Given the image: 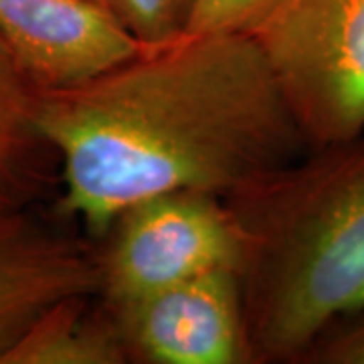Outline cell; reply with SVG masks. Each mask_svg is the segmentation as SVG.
<instances>
[{
	"instance_id": "9",
	"label": "cell",
	"mask_w": 364,
	"mask_h": 364,
	"mask_svg": "<svg viewBox=\"0 0 364 364\" xmlns=\"http://www.w3.org/2000/svg\"><path fill=\"white\" fill-rule=\"evenodd\" d=\"M0 364H128V356L104 301L69 296L41 314Z\"/></svg>"
},
{
	"instance_id": "7",
	"label": "cell",
	"mask_w": 364,
	"mask_h": 364,
	"mask_svg": "<svg viewBox=\"0 0 364 364\" xmlns=\"http://www.w3.org/2000/svg\"><path fill=\"white\" fill-rule=\"evenodd\" d=\"M0 37L39 90H65L144 45L93 0H0Z\"/></svg>"
},
{
	"instance_id": "6",
	"label": "cell",
	"mask_w": 364,
	"mask_h": 364,
	"mask_svg": "<svg viewBox=\"0 0 364 364\" xmlns=\"http://www.w3.org/2000/svg\"><path fill=\"white\" fill-rule=\"evenodd\" d=\"M53 205L0 213V360L41 314L69 296H97L91 241Z\"/></svg>"
},
{
	"instance_id": "5",
	"label": "cell",
	"mask_w": 364,
	"mask_h": 364,
	"mask_svg": "<svg viewBox=\"0 0 364 364\" xmlns=\"http://www.w3.org/2000/svg\"><path fill=\"white\" fill-rule=\"evenodd\" d=\"M104 306L132 364H253L233 267Z\"/></svg>"
},
{
	"instance_id": "4",
	"label": "cell",
	"mask_w": 364,
	"mask_h": 364,
	"mask_svg": "<svg viewBox=\"0 0 364 364\" xmlns=\"http://www.w3.org/2000/svg\"><path fill=\"white\" fill-rule=\"evenodd\" d=\"M97 298L107 306L144 298L207 272L239 267L241 243L225 198L168 191L122 207L97 239Z\"/></svg>"
},
{
	"instance_id": "13",
	"label": "cell",
	"mask_w": 364,
	"mask_h": 364,
	"mask_svg": "<svg viewBox=\"0 0 364 364\" xmlns=\"http://www.w3.org/2000/svg\"><path fill=\"white\" fill-rule=\"evenodd\" d=\"M93 2H100V4H104L105 6V0H93Z\"/></svg>"
},
{
	"instance_id": "11",
	"label": "cell",
	"mask_w": 364,
	"mask_h": 364,
	"mask_svg": "<svg viewBox=\"0 0 364 364\" xmlns=\"http://www.w3.org/2000/svg\"><path fill=\"white\" fill-rule=\"evenodd\" d=\"M279 0H195L184 35H247Z\"/></svg>"
},
{
	"instance_id": "1",
	"label": "cell",
	"mask_w": 364,
	"mask_h": 364,
	"mask_svg": "<svg viewBox=\"0 0 364 364\" xmlns=\"http://www.w3.org/2000/svg\"><path fill=\"white\" fill-rule=\"evenodd\" d=\"M35 116L61 164L53 208L87 239L138 198L227 196L310 150L247 35L142 47L79 85L39 90Z\"/></svg>"
},
{
	"instance_id": "2",
	"label": "cell",
	"mask_w": 364,
	"mask_h": 364,
	"mask_svg": "<svg viewBox=\"0 0 364 364\" xmlns=\"http://www.w3.org/2000/svg\"><path fill=\"white\" fill-rule=\"evenodd\" d=\"M253 364H301L364 308V134L310 148L223 196Z\"/></svg>"
},
{
	"instance_id": "10",
	"label": "cell",
	"mask_w": 364,
	"mask_h": 364,
	"mask_svg": "<svg viewBox=\"0 0 364 364\" xmlns=\"http://www.w3.org/2000/svg\"><path fill=\"white\" fill-rule=\"evenodd\" d=\"M195 0H105L122 26L144 47L181 39Z\"/></svg>"
},
{
	"instance_id": "3",
	"label": "cell",
	"mask_w": 364,
	"mask_h": 364,
	"mask_svg": "<svg viewBox=\"0 0 364 364\" xmlns=\"http://www.w3.org/2000/svg\"><path fill=\"white\" fill-rule=\"evenodd\" d=\"M251 39L310 148L364 134V0H279Z\"/></svg>"
},
{
	"instance_id": "12",
	"label": "cell",
	"mask_w": 364,
	"mask_h": 364,
	"mask_svg": "<svg viewBox=\"0 0 364 364\" xmlns=\"http://www.w3.org/2000/svg\"><path fill=\"white\" fill-rule=\"evenodd\" d=\"M301 364H364V308L334 326Z\"/></svg>"
},
{
	"instance_id": "8",
	"label": "cell",
	"mask_w": 364,
	"mask_h": 364,
	"mask_svg": "<svg viewBox=\"0 0 364 364\" xmlns=\"http://www.w3.org/2000/svg\"><path fill=\"white\" fill-rule=\"evenodd\" d=\"M39 87L0 37V213L51 205L61 164L37 124Z\"/></svg>"
}]
</instances>
